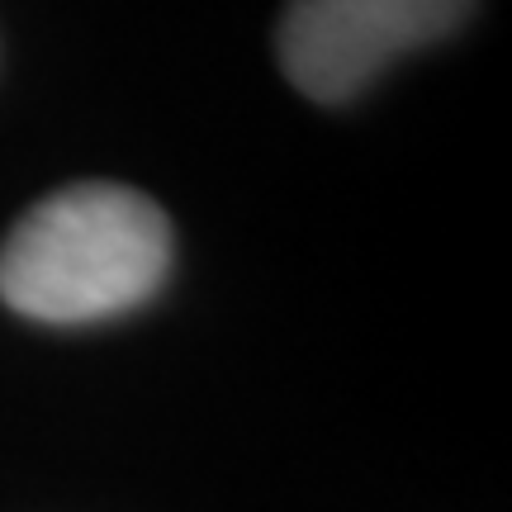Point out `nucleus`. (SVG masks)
I'll use <instances>...</instances> for the list:
<instances>
[{
	"label": "nucleus",
	"mask_w": 512,
	"mask_h": 512,
	"mask_svg": "<svg viewBox=\"0 0 512 512\" xmlns=\"http://www.w3.org/2000/svg\"><path fill=\"white\" fill-rule=\"evenodd\" d=\"M171 271V219L143 190L62 185L10 228L0 299L34 323H105L147 304Z\"/></svg>",
	"instance_id": "f257e3e1"
},
{
	"label": "nucleus",
	"mask_w": 512,
	"mask_h": 512,
	"mask_svg": "<svg viewBox=\"0 0 512 512\" xmlns=\"http://www.w3.org/2000/svg\"><path fill=\"white\" fill-rule=\"evenodd\" d=\"M470 10L475 0H290L275 53L294 91L347 105L399 57L456 34Z\"/></svg>",
	"instance_id": "f03ea898"
}]
</instances>
